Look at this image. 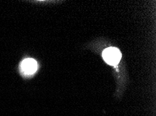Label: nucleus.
I'll return each mask as SVG.
<instances>
[{
	"label": "nucleus",
	"mask_w": 156,
	"mask_h": 116,
	"mask_svg": "<svg viewBox=\"0 0 156 116\" xmlns=\"http://www.w3.org/2000/svg\"><path fill=\"white\" fill-rule=\"evenodd\" d=\"M102 57L108 64L115 65L120 61L121 53L119 49L115 48V47H108L103 51Z\"/></svg>",
	"instance_id": "f257e3e1"
},
{
	"label": "nucleus",
	"mask_w": 156,
	"mask_h": 116,
	"mask_svg": "<svg viewBox=\"0 0 156 116\" xmlns=\"http://www.w3.org/2000/svg\"><path fill=\"white\" fill-rule=\"evenodd\" d=\"M22 68L24 72L27 75H32L36 72L37 68V63L36 61L32 58H27L23 61L22 63Z\"/></svg>",
	"instance_id": "f03ea898"
}]
</instances>
